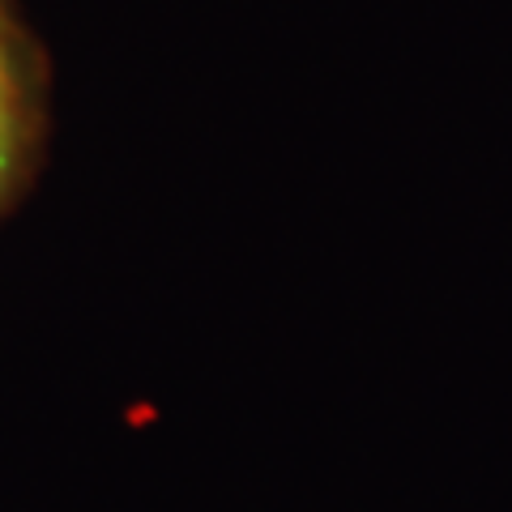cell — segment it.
Instances as JSON below:
<instances>
[{
  "instance_id": "6da1fadb",
  "label": "cell",
  "mask_w": 512,
  "mask_h": 512,
  "mask_svg": "<svg viewBox=\"0 0 512 512\" xmlns=\"http://www.w3.org/2000/svg\"><path fill=\"white\" fill-rule=\"evenodd\" d=\"M39 133V60L0 5V201L13 192Z\"/></svg>"
}]
</instances>
